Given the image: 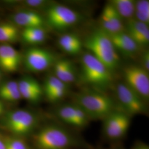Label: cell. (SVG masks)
Masks as SVG:
<instances>
[{
    "instance_id": "obj_21",
    "label": "cell",
    "mask_w": 149,
    "mask_h": 149,
    "mask_svg": "<svg viewBox=\"0 0 149 149\" xmlns=\"http://www.w3.org/2000/svg\"><path fill=\"white\" fill-rule=\"evenodd\" d=\"M134 18L149 25V1L148 0H138L135 1Z\"/></svg>"
},
{
    "instance_id": "obj_24",
    "label": "cell",
    "mask_w": 149,
    "mask_h": 149,
    "mask_svg": "<svg viewBox=\"0 0 149 149\" xmlns=\"http://www.w3.org/2000/svg\"><path fill=\"white\" fill-rule=\"evenodd\" d=\"M8 58L9 62L10 72L15 71L18 69L21 61V57L19 52L11 45L6 44Z\"/></svg>"
},
{
    "instance_id": "obj_28",
    "label": "cell",
    "mask_w": 149,
    "mask_h": 149,
    "mask_svg": "<svg viewBox=\"0 0 149 149\" xmlns=\"http://www.w3.org/2000/svg\"><path fill=\"white\" fill-rule=\"evenodd\" d=\"M141 66L149 72V51L146 50L142 54L141 57Z\"/></svg>"
},
{
    "instance_id": "obj_4",
    "label": "cell",
    "mask_w": 149,
    "mask_h": 149,
    "mask_svg": "<svg viewBox=\"0 0 149 149\" xmlns=\"http://www.w3.org/2000/svg\"><path fill=\"white\" fill-rule=\"evenodd\" d=\"M112 71L90 53L84 54L81 59V79L91 88L106 93L112 85Z\"/></svg>"
},
{
    "instance_id": "obj_29",
    "label": "cell",
    "mask_w": 149,
    "mask_h": 149,
    "mask_svg": "<svg viewBox=\"0 0 149 149\" xmlns=\"http://www.w3.org/2000/svg\"><path fill=\"white\" fill-rule=\"evenodd\" d=\"M131 149H149V146L143 142L138 141L135 143Z\"/></svg>"
},
{
    "instance_id": "obj_27",
    "label": "cell",
    "mask_w": 149,
    "mask_h": 149,
    "mask_svg": "<svg viewBox=\"0 0 149 149\" xmlns=\"http://www.w3.org/2000/svg\"><path fill=\"white\" fill-rule=\"evenodd\" d=\"M54 2H51L49 1H44V0H28L26 1L24 3L28 6L31 7L33 8H45L47 9L50 6L53 4Z\"/></svg>"
},
{
    "instance_id": "obj_1",
    "label": "cell",
    "mask_w": 149,
    "mask_h": 149,
    "mask_svg": "<svg viewBox=\"0 0 149 149\" xmlns=\"http://www.w3.org/2000/svg\"><path fill=\"white\" fill-rule=\"evenodd\" d=\"M91 120H103L116 110L120 109L116 102L106 93L86 88L74 93L73 102Z\"/></svg>"
},
{
    "instance_id": "obj_20",
    "label": "cell",
    "mask_w": 149,
    "mask_h": 149,
    "mask_svg": "<svg viewBox=\"0 0 149 149\" xmlns=\"http://www.w3.org/2000/svg\"><path fill=\"white\" fill-rule=\"evenodd\" d=\"M0 98L6 101L16 102L22 98L18 84L15 81H10L0 86Z\"/></svg>"
},
{
    "instance_id": "obj_32",
    "label": "cell",
    "mask_w": 149,
    "mask_h": 149,
    "mask_svg": "<svg viewBox=\"0 0 149 149\" xmlns=\"http://www.w3.org/2000/svg\"><path fill=\"white\" fill-rule=\"evenodd\" d=\"M3 112V107H0V115Z\"/></svg>"
},
{
    "instance_id": "obj_9",
    "label": "cell",
    "mask_w": 149,
    "mask_h": 149,
    "mask_svg": "<svg viewBox=\"0 0 149 149\" xmlns=\"http://www.w3.org/2000/svg\"><path fill=\"white\" fill-rule=\"evenodd\" d=\"M103 132L107 138L117 140L123 138L128 133L131 124V117L118 109L103 120Z\"/></svg>"
},
{
    "instance_id": "obj_19",
    "label": "cell",
    "mask_w": 149,
    "mask_h": 149,
    "mask_svg": "<svg viewBox=\"0 0 149 149\" xmlns=\"http://www.w3.org/2000/svg\"><path fill=\"white\" fill-rule=\"evenodd\" d=\"M76 106L72 102L59 106L56 111V114L64 124L76 128Z\"/></svg>"
},
{
    "instance_id": "obj_25",
    "label": "cell",
    "mask_w": 149,
    "mask_h": 149,
    "mask_svg": "<svg viewBox=\"0 0 149 149\" xmlns=\"http://www.w3.org/2000/svg\"><path fill=\"white\" fill-rule=\"evenodd\" d=\"M6 149H29L27 143L21 138H8L5 139Z\"/></svg>"
},
{
    "instance_id": "obj_6",
    "label": "cell",
    "mask_w": 149,
    "mask_h": 149,
    "mask_svg": "<svg viewBox=\"0 0 149 149\" xmlns=\"http://www.w3.org/2000/svg\"><path fill=\"white\" fill-rule=\"evenodd\" d=\"M81 19L78 12L66 6L54 3L46 10L45 22L58 31H65L74 27Z\"/></svg>"
},
{
    "instance_id": "obj_31",
    "label": "cell",
    "mask_w": 149,
    "mask_h": 149,
    "mask_svg": "<svg viewBox=\"0 0 149 149\" xmlns=\"http://www.w3.org/2000/svg\"><path fill=\"white\" fill-rule=\"evenodd\" d=\"M124 149V148H121V147H119V146H116V147H113V148H110V149Z\"/></svg>"
},
{
    "instance_id": "obj_26",
    "label": "cell",
    "mask_w": 149,
    "mask_h": 149,
    "mask_svg": "<svg viewBox=\"0 0 149 149\" xmlns=\"http://www.w3.org/2000/svg\"><path fill=\"white\" fill-rule=\"evenodd\" d=\"M0 66L6 71L10 72L9 62L6 45H0Z\"/></svg>"
},
{
    "instance_id": "obj_15",
    "label": "cell",
    "mask_w": 149,
    "mask_h": 149,
    "mask_svg": "<svg viewBox=\"0 0 149 149\" xmlns=\"http://www.w3.org/2000/svg\"><path fill=\"white\" fill-rule=\"evenodd\" d=\"M18 26L24 28L32 27H44L45 19L37 12L32 10H23L17 12L13 17Z\"/></svg>"
},
{
    "instance_id": "obj_8",
    "label": "cell",
    "mask_w": 149,
    "mask_h": 149,
    "mask_svg": "<svg viewBox=\"0 0 149 149\" xmlns=\"http://www.w3.org/2000/svg\"><path fill=\"white\" fill-rule=\"evenodd\" d=\"M123 74L124 83L145 102L149 101V72L140 65L132 64L123 68Z\"/></svg>"
},
{
    "instance_id": "obj_7",
    "label": "cell",
    "mask_w": 149,
    "mask_h": 149,
    "mask_svg": "<svg viewBox=\"0 0 149 149\" xmlns=\"http://www.w3.org/2000/svg\"><path fill=\"white\" fill-rule=\"evenodd\" d=\"M116 94L119 109L130 117L147 113V103L124 82L118 84Z\"/></svg>"
},
{
    "instance_id": "obj_14",
    "label": "cell",
    "mask_w": 149,
    "mask_h": 149,
    "mask_svg": "<svg viewBox=\"0 0 149 149\" xmlns=\"http://www.w3.org/2000/svg\"><path fill=\"white\" fill-rule=\"evenodd\" d=\"M54 75L70 85L76 80V71L74 63L69 59L57 60L54 64Z\"/></svg>"
},
{
    "instance_id": "obj_18",
    "label": "cell",
    "mask_w": 149,
    "mask_h": 149,
    "mask_svg": "<svg viewBox=\"0 0 149 149\" xmlns=\"http://www.w3.org/2000/svg\"><path fill=\"white\" fill-rule=\"evenodd\" d=\"M135 1L133 0H112L109 2L123 20L127 21L134 18Z\"/></svg>"
},
{
    "instance_id": "obj_5",
    "label": "cell",
    "mask_w": 149,
    "mask_h": 149,
    "mask_svg": "<svg viewBox=\"0 0 149 149\" xmlns=\"http://www.w3.org/2000/svg\"><path fill=\"white\" fill-rule=\"evenodd\" d=\"M3 125L11 133L25 136L31 133L37 125V116L28 110L18 109L8 112L3 118Z\"/></svg>"
},
{
    "instance_id": "obj_34",
    "label": "cell",
    "mask_w": 149,
    "mask_h": 149,
    "mask_svg": "<svg viewBox=\"0 0 149 149\" xmlns=\"http://www.w3.org/2000/svg\"><path fill=\"white\" fill-rule=\"evenodd\" d=\"M0 77H1V74H0Z\"/></svg>"
},
{
    "instance_id": "obj_3",
    "label": "cell",
    "mask_w": 149,
    "mask_h": 149,
    "mask_svg": "<svg viewBox=\"0 0 149 149\" xmlns=\"http://www.w3.org/2000/svg\"><path fill=\"white\" fill-rule=\"evenodd\" d=\"M90 53L104 64L112 72L120 66V58L109 36L99 28L92 32L83 42Z\"/></svg>"
},
{
    "instance_id": "obj_13",
    "label": "cell",
    "mask_w": 149,
    "mask_h": 149,
    "mask_svg": "<svg viewBox=\"0 0 149 149\" xmlns=\"http://www.w3.org/2000/svg\"><path fill=\"white\" fill-rule=\"evenodd\" d=\"M108 35L118 54L119 52L124 56L132 57L138 53L141 49L125 31Z\"/></svg>"
},
{
    "instance_id": "obj_22",
    "label": "cell",
    "mask_w": 149,
    "mask_h": 149,
    "mask_svg": "<svg viewBox=\"0 0 149 149\" xmlns=\"http://www.w3.org/2000/svg\"><path fill=\"white\" fill-rule=\"evenodd\" d=\"M18 30L16 26L7 23L0 24L1 42H14L18 38Z\"/></svg>"
},
{
    "instance_id": "obj_17",
    "label": "cell",
    "mask_w": 149,
    "mask_h": 149,
    "mask_svg": "<svg viewBox=\"0 0 149 149\" xmlns=\"http://www.w3.org/2000/svg\"><path fill=\"white\" fill-rule=\"evenodd\" d=\"M21 35L24 42L31 45L40 44L47 38V33L44 27L24 28Z\"/></svg>"
},
{
    "instance_id": "obj_16",
    "label": "cell",
    "mask_w": 149,
    "mask_h": 149,
    "mask_svg": "<svg viewBox=\"0 0 149 149\" xmlns=\"http://www.w3.org/2000/svg\"><path fill=\"white\" fill-rule=\"evenodd\" d=\"M58 43L63 52L72 55L79 54L84 47L83 42L80 37L72 33L62 34L59 37Z\"/></svg>"
},
{
    "instance_id": "obj_30",
    "label": "cell",
    "mask_w": 149,
    "mask_h": 149,
    "mask_svg": "<svg viewBox=\"0 0 149 149\" xmlns=\"http://www.w3.org/2000/svg\"><path fill=\"white\" fill-rule=\"evenodd\" d=\"M0 149H6L5 140L0 138Z\"/></svg>"
},
{
    "instance_id": "obj_33",
    "label": "cell",
    "mask_w": 149,
    "mask_h": 149,
    "mask_svg": "<svg viewBox=\"0 0 149 149\" xmlns=\"http://www.w3.org/2000/svg\"><path fill=\"white\" fill-rule=\"evenodd\" d=\"M0 107H3V105H2V103L0 102Z\"/></svg>"
},
{
    "instance_id": "obj_11",
    "label": "cell",
    "mask_w": 149,
    "mask_h": 149,
    "mask_svg": "<svg viewBox=\"0 0 149 149\" xmlns=\"http://www.w3.org/2000/svg\"><path fill=\"white\" fill-rule=\"evenodd\" d=\"M100 23L102 31L108 34H113L125 30V23L112 5L108 2L102 11Z\"/></svg>"
},
{
    "instance_id": "obj_12",
    "label": "cell",
    "mask_w": 149,
    "mask_h": 149,
    "mask_svg": "<svg viewBox=\"0 0 149 149\" xmlns=\"http://www.w3.org/2000/svg\"><path fill=\"white\" fill-rule=\"evenodd\" d=\"M124 31L140 48L149 44V25L134 18L126 21Z\"/></svg>"
},
{
    "instance_id": "obj_23",
    "label": "cell",
    "mask_w": 149,
    "mask_h": 149,
    "mask_svg": "<svg viewBox=\"0 0 149 149\" xmlns=\"http://www.w3.org/2000/svg\"><path fill=\"white\" fill-rule=\"evenodd\" d=\"M66 85H69L65 84L54 74L50 75L46 78L44 82V85L43 87L44 95L46 96L54 91Z\"/></svg>"
},
{
    "instance_id": "obj_10",
    "label": "cell",
    "mask_w": 149,
    "mask_h": 149,
    "mask_svg": "<svg viewBox=\"0 0 149 149\" xmlns=\"http://www.w3.org/2000/svg\"><path fill=\"white\" fill-rule=\"evenodd\" d=\"M56 56L49 50L34 47L27 49L24 56V64L28 70L34 72H42L54 65Z\"/></svg>"
},
{
    "instance_id": "obj_2",
    "label": "cell",
    "mask_w": 149,
    "mask_h": 149,
    "mask_svg": "<svg viewBox=\"0 0 149 149\" xmlns=\"http://www.w3.org/2000/svg\"><path fill=\"white\" fill-rule=\"evenodd\" d=\"M33 141L38 149H72L84 145L68 129L54 124L41 128L34 134Z\"/></svg>"
}]
</instances>
